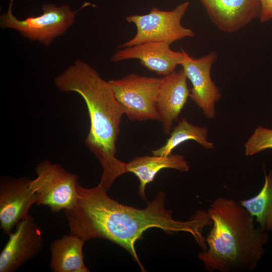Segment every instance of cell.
I'll return each mask as SVG.
<instances>
[{"instance_id":"1","label":"cell","mask_w":272,"mask_h":272,"mask_svg":"<svg viewBox=\"0 0 272 272\" xmlns=\"http://www.w3.org/2000/svg\"><path fill=\"white\" fill-rule=\"evenodd\" d=\"M78 199L75 207L64 211L68 220L70 233L85 242L93 238H104L128 251L145 271L136 251L135 244L145 231L157 228L168 234L184 232L191 234L202 249L207 245L202 231L212 226L207 212L197 210L187 221L173 219L172 211L165 207L166 195L160 191L144 209L121 204L108 196L98 184L93 188L77 185Z\"/></svg>"},{"instance_id":"2","label":"cell","mask_w":272,"mask_h":272,"mask_svg":"<svg viewBox=\"0 0 272 272\" xmlns=\"http://www.w3.org/2000/svg\"><path fill=\"white\" fill-rule=\"evenodd\" d=\"M54 84L62 92L77 93L86 103L90 127L85 143L102 167L99 184L107 191L118 177L127 173L126 163L116 156L123 109L116 99L109 82L81 60H77L55 77Z\"/></svg>"},{"instance_id":"3","label":"cell","mask_w":272,"mask_h":272,"mask_svg":"<svg viewBox=\"0 0 272 272\" xmlns=\"http://www.w3.org/2000/svg\"><path fill=\"white\" fill-rule=\"evenodd\" d=\"M207 212L212 221L198 256L209 272H250L257 267L268 239L267 231L256 227L254 219L234 199H215Z\"/></svg>"},{"instance_id":"4","label":"cell","mask_w":272,"mask_h":272,"mask_svg":"<svg viewBox=\"0 0 272 272\" xmlns=\"http://www.w3.org/2000/svg\"><path fill=\"white\" fill-rule=\"evenodd\" d=\"M13 2L14 0H10L7 12L0 16L1 27L16 30L24 37L46 46L50 45L56 37L65 33L74 24L77 13L88 4L85 3L74 11L67 5L44 4L41 15L20 20L13 14Z\"/></svg>"},{"instance_id":"5","label":"cell","mask_w":272,"mask_h":272,"mask_svg":"<svg viewBox=\"0 0 272 272\" xmlns=\"http://www.w3.org/2000/svg\"><path fill=\"white\" fill-rule=\"evenodd\" d=\"M188 1L184 2L171 11H165L153 7L148 14L131 15L125 18L133 23L137 28L135 35L118 48H122L149 42H163L172 43L186 38L194 37L193 31L185 27L181 20L189 6Z\"/></svg>"},{"instance_id":"6","label":"cell","mask_w":272,"mask_h":272,"mask_svg":"<svg viewBox=\"0 0 272 272\" xmlns=\"http://www.w3.org/2000/svg\"><path fill=\"white\" fill-rule=\"evenodd\" d=\"M35 172L37 176L31 179L30 187L36 194L37 205L47 206L53 213L75 207L78 199L77 175L48 160L40 162Z\"/></svg>"},{"instance_id":"7","label":"cell","mask_w":272,"mask_h":272,"mask_svg":"<svg viewBox=\"0 0 272 272\" xmlns=\"http://www.w3.org/2000/svg\"><path fill=\"white\" fill-rule=\"evenodd\" d=\"M160 80L132 73L108 82L130 120L160 121L156 100Z\"/></svg>"},{"instance_id":"8","label":"cell","mask_w":272,"mask_h":272,"mask_svg":"<svg viewBox=\"0 0 272 272\" xmlns=\"http://www.w3.org/2000/svg\"><path fill=\"white\" fill-rule=\"evenodd\" d=\"M9 240L0 253V272H15L42 249L44 240L40 227L28 215L9 234Z\"/></svg>"},{"instance_id":"9","label":"cell","mask_w":272,"mask_h":272,"mask_svg":"<svg viewBox=\"0 0 272 272\" xmlns=\"http://www.w3.org/2000/svg\"><path fill=\"white\" fill-rule=\"evenodd\" d=\"M217 59L218 55L213 51L197 58L190 56L185 52L180 64L192 85L189 97L208 118L215 116V103L221 97L219 89L211 77L212 67Z\"/></svg>"},{"instance_id":"10","label":"cell","mask_w":272,"mask_h":272,"mask_svg":"<svg viewBox=\"0 0 272 272\" xmlns=\"http://www.w3.org/2000/svg\"><path fill=\"white\" fill-rule=\"evenodd\" d=\"M28 177H2L0 180V227L9 235L13 228L27 217L36 203V194L30 187Z\"/></svg>"},{"instance_id":"11","label":"cell","mask_w":272,"mask_h":272,"mask_svg":"<svg viewBox=\"0 0 272 272\" xmlns=\"http://www.w3.org/2000/svg\"><path fill=\"white\" fill-rule=\"evenodd\" d=\"M169 43L163 42H149L132 46L122 48L111 57L113 62L137 59L151 72L165 76L180 65L185 51H176L170 48Z\"/></svg>"},{"instance_id":"12","label":"cell","mask_w":272,"mask_h":272,"mask_svg":"<svg viewBox=\"0 0 272 272\" xmlns=\"http://www.w3.org/2000/svg\"><path fill=\"white\" fill-rule=\"evenodd\" d=\"M209 17L218 28L233 33L259 18V0H199Z\"/></svg>"},{"instance_id":"13","label":"cell","mask_w":272,"mask_h":272,"mask_svg":"<svg viewBox=\"0 0 272 272\" xmlns=\"http://www.w3.org/2000/svg\"><path fill=\"white\" fill-rule=\"evenodd\" d=\"M187 79L182 69L161 78L156 108L165 133H170L172 124L178 120L189 97Z\"/></svg>"},{"instance_id":"14","label":"cell","mask_w":272,"mask_h":272,"mask_svg":"<svg viewBox=\"0 0 272 272\" xmlns=\"http://www.w3.org/2000/svg\"><path fill=\"white\" fill-rule=\"evenodd\" d=\"M166 168L186 172L189 170L190 166L184 156L172 154L166 156L153 155L138 157L126 163V172L134 174L139 179V194L145 200L146 185L154 180L160 170Z\"/></svg>"},{"instance_id":"15","label":"cell","mask_w":272,"mask_h":272,"mask_svg":"<svg viewBox=\"0 0 272 272\" xmlns=\"http://www.w3.org/2000/svg\"><path fill=\"white\" fill-rule=\"evenodd\" d=\"M85 241L70 234L53 241L50 267L54 272H88L84 261L83 247Z\"/></svg>"},{"instance_id":"16","label":"cell","mask_w":272,"mask_h":272,"mask_svg":"<svg viewBox=\"0 0 272 272\" xmlns=\"http://www.w3.org/2000/svg\"><path fill=\"white\" fill-rule=\"evenodd\" d=\"M208 133L207 127L194 125L183 118L171 131L165 145L152 152L154 155L166 156L178 146L189 140L195 141L205 149H213L214 144L208 140Z\"/></svg>"},{"instance_id":"17","label":"cell","mask_w":272,"mask_h":272,"mask_svg":"<svg viewBox=\"0 0 272 272\" xmlns=\"http://www.w3.org/2000/svg\"><path fill=\"white\" fill-rule=\"evenodd\" d=\"M239 203L266 231H272V169L266 174L260 191L253 197L241 200Z\"/></svg>"},{"instance_id":"18","label":"cell","mask_w":272,"mask_h":272,"mask_svg":"<svg viewBox=\"0 0 272 272\" xmlns=\"http://www.w3.org/2000/svg\"><path fill=\"white\" fill-rule=\"evenodd\" d=\"M267 149H272V129L257 127L244 145L247 156H252Z\"/></svg>"},{"instance_id":"19","label":"cell","mask_w":272,"mask_h":272,"mask_svg":"<svg viewBox=\"0 0 272 272\" xmlns=\"http://www.w3.org/2000/svg\"><path fill=\"white\" fill-rule=\"evenodd\" d=\"M261 10L259 17L260 22L265 23L272 20V0H259Z\"/></svg>"}]
</instances>
